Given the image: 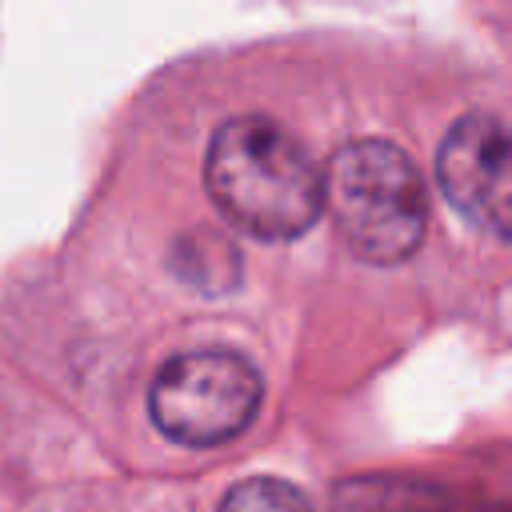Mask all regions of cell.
Listing matches in <instances>:
<instances>
[{
	"mask_svg": "<svg viewBox=\"0 0 512 512\" xmlns=\"http://www.w3.org/2000/svg\"><path fill=\"white\" fill-rule=\"evenodd\" d=\"M212 204L256 240H292L324 208V176L304 144L268 116H232L204 156Z\"/></svg>",
	"mask_w": 512,
	"mask_h": 512,
	"instance_id": "6da1fadb",
	"label": "cell"
},
{
	"mask_svg": "<svg viewBox=\"0 0 512 512\" xmlns=\"http://www.w3.org/2000/svg\"><path fill=\"white\" fill-rule=\"evenodd\" d=\"M324 208L340 240L368 264L408 260L428 232L424 176L388 140H352L328 160Z\"/></svg>",
	"mask_w": 512,
	"mask_h": 512,
	"instance_id": "7a4b0ae2",
	"label": "cell"
},
{
	"mask_svg": "<svg viewBox=\"0 0 512 512\" xmlns=\"http://www.w3.org/2000/svg\"><path fill=\"white\" fill-rule=\"evenodd\" d=\"M260 372L224 348L172 356L148 392L152 424L184 448H216L236 440L260 408Z\"/></svg>",
	"mask_w": 512,
	"mask_h": 512,
	"instance_id": "3957f363",
	"label": "cell"
},
{
	"mask_svg": "<svg viewBox=\"0 0 512 512\" xmlns=\"http://www.w3.org/2000/svg\"><path fill=\"white\" fill-rule=\"evenodd\" d=\"M436 180L468 224L512 240V132L496 116L468 112L444 132Z\"/></svg>",
	"mask_w": 512,
	"mask_h": 512,
	"instance_id": "277c9868",
	"label": "cell"
},
{
	"mask_svg": "<svg viewBox=\"0 0 512 512\" xmlns=\"http://www.w3.org/2000/svg\"><path fill=\"white\" fill-rule=\"evenodd\" d=\"M220 512H312V504L288 480L252 476L228 488V496L220 500Z\"/></svg>",
	"mask_w": 512,
	"mask_h": 512,
	"instance_id": "5b68a950",
	"label": "cell"
}]
</instances>
